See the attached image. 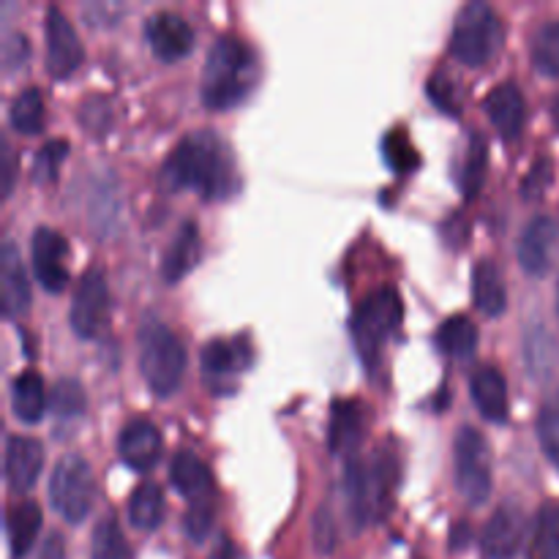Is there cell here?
I'll list each match as a JSON object with an SVG mask.
<instances>
[{
    "mask_svg": "<svg viewBox=\"0 0 559 559\" xmlns=\"http://www.w3.org/2000/svg\"><path fill=\"white\" fill-rule=\"evenodd\" d=\"M162 183L169 191L194 189L205 200H227L238 189V175L227 142L211 129L186 134L164 162Z\"/></svg>",
    "mask_w": 559,
    "mask_h": 559,
    "instance_id": "1",
    "label": "cell"
},
{
    "mask_svg": "<svg viewBox=\"0 0 559 559\" xmlns=\"http://www.w3.org/2000/svg\"><path fill=\"white\" fill-rule=\"evenodd\" d=\"M257 76L260 69H257L254 49L238 36H218L202 66V102L211 109L235 107L249 96Z\"/></svg>",
    "mask_w": 559,
    "mask_h": 559,
    "instance_id": "2",
    "label": "cell"
},
{
    "mask_svg": "<svg viewBox=\"0 0 559 559\" xmlns=\"http://www.w3.org/2000/svg\"><path fill=\"white\" fill-rule=\"evenodd\" d=\"M140 369L151 393L167 399L180 388L186 371V349L180 338L162 322L145 325L140 333Z\"/></svg>",
    "mask_w": 559,
    "mask_h": 559,
    "instance_id": "3",
    "label": "cell"
},
{
    "mask_svg": "<svg viewBox=\"0 0 559 559\" xmlns=\"http://www.w3.org/2000/svg\"><path fill=\"white\" fill-rule=\"evenodd\" d=\"M399 325H402V298H399L396 289L380 287L366 295V300L353 317V342L369 369H374L382 347Z\"/></svg>",
    "mask_w": 559,
    "mask_h": 559,
    "instance_id": "4",
    "label": "cell"
},
{
    "mask_svg": "<svg viewBox=\"0 0 559 559\" xmlns=\"http://www.w3.org/2000/svg\"><path fill=\"white\" fill-rule=\"evenodd\" d=\"M393 489V464L382 456L374 464L353 459L344 469V491H347V511L355 527H366L371 519L382 516L388 497Z\"/></svg>",
    "mask_w": 559,
    "mask_h": 559,
    "instance_id": "5",
    "label": "cell"
},
{
    "mask_svg": "<svg viewBox=\"0 0 559 559\" xmlns=\"http://www.w3.org/2000/svg\"><path fill=\"white\" fill-rule=\"evenodd\" d=\"M502 36L506 31H502V20L497 16V11L489 3L473 0V3L462 5L456 22H453L451 52L462 63L484 66L500 49Z\"/></svg>",
    "mask_w": 559,
    "mask_h": 559,
    "instance_id": "6",
    "label": "cell"
},
{
    "mask_svg": "<svg viewBox=\"0 0 559 559\" xmlns=\"http://www.w3.org/2000/svg\"><path fill=\"white\" fill-rule=\"evenodd\" d=\"M49 502L60 519L80 524L93 506V473L76 453L58 459L49 475Z\"/></svg>",
    "mask_w": 559,
    "mask_h": 559,
    "instance_id": "7",
    "label": "cell"
},
{
    "mask_svg": "<svg viewBox=\"0 0 559 559\" xmlns=\"http://www.w3.org/2000/svg\"><path fill=\"white\" fill-rule=\"evenodd\" d=\"M456 486L469 506H480L491 495V451L478 429L464 426L456 435Z\"/></svg>",
    "mask_w": 559,
    "mask_h": 559,
    "instance_id": "8",
    "label": "cell"
},
{
    "mask_svg": "<svg viewBox=\"0 0 559 559\" xmlns=\"http://www.w3.org/2000/svg\"><path fill=\"white\" fill-rule=\"evenodd\" d=\"M69 322L76 336L96 338L109 325V287L102 267L82 273L69 309Z\"/></svg>",
    "mask_w": 559,
    "mask_h": 559,
    "instance_id": "9",
    "label": "cell"
},
{
    "mask_svg": "<svg viewBox=\"0 0 559 559\" xmlns=\"http://www.w3.org/2000/svg\"><path fill=\"white\" fill-rule=\"evenodd\" d=\"M66 257H69V243L60 233L52 227H38L31 240V260L33 273H36L38 284L49 293H60L69 282V267H66Z\"/></svg>",
    "mask_w": 559,
    "mask_h": 559,
    "instance_id": "10",
    "label": "cell"
},
{
    "mask_svg": "<svg viewBox=\"0 0 559 559\" xmlns=\"http://www.w3.org/2000/svg\"><path fill=\"white\" fill-rule=\"evenodd\" d=\"M44 31H47V69L52 76H69L74 74L76 66L82 63V44L76 38L74 25L69 22V16L60 9L47 11V22H44Z\"/></svg>",
    "mask_w": 559,
    "mask_h": 559,
    "instance_id": "11",
    "label": "cell"
},
{
    "mask_svg": "<svg viewBox=\"0 0 559 559\" xmlns=\"http://www.w3.org/2000/svg\"><path fill=\"white\" fill-rule=\"evenodd\" d=\"M145 38L156 58L178 60L194 44V31L175 11H156V14H151L145 20Z\"/></svg>",
    "mask_w": 559,
    "mask_h": 559,
    "instance_id": "12",
    "label": "cell"
},
{
    "mask_svg": "<svg viewBox=\"0 0 559 559\" xmlns=\"http://www.w3.org/2000/svg\"><path fill=\"white\" fill-rule=\"evenodd\" d=\"M118 453L131 469L147 473L151 467H156L158 456H162V435L151 420H129L118 437Z\"/></svg>",
    "mask_w": 559,
    "mask_h": 559,
    "instance_id": "13",
    "label": "cell"
},
{
    "mask_svg": "<svg viewBox=\"0 0 559 559\" xmlns=\"http://www.w3.org/2000/svg\"><path fill=\"white\" fill-rule=\"evenodd\" d=\"M524 513L516 506H500L484 530V551L489 559H511L524 544Z\"/></svg>",
    "mask_w": 559,
    "mask_h": 559,
    "instance_id": "14",
    "label": "cell"
},
{
    "mask_svg": "<svg viewBox=\"0 0 559 559\" xmlns=\"http://www.w3.org/2000/svg\"><path fill=\"white\" fill-rule=\"evenodd\" d=\"M486 112H489V120L500 131V136L516 140L524 120H527V102H524L516 82H500L497 87H491L489 96H486Z\"/></svg>",
    "mask_w": 559,
    "mask_h": 559,
    "instance_id": "15",
    "label": "cell"
},
{
    "mask_svg": "<svg viewBox=\"0 0 559 559\" xmlns=\"http://www.w3.org/2000/svg\"><path fill=\"white\" fill-rule=\"evenodd\" d=\"M44 464L41 442L31 437H9L5 442V480L14 491H27L36 486Z\"/></svg>",
    "mask_w": 559,
    "mask_h": 559,
    "instance_id": "16",
    "label": "cell"
},
{
    "mask_svg": "<svg viewBox=\"0 0 559 559\" xmlns=\"http://www.w3.org/2000/svg\"><path fill=\"white\" fill-rule=\"evenodd\" d=\"M557 246V227L549 216H538L524 227L522 240H519V262L527 273L540 276L549 271L551 254Z\"/></svg>",
    "mask_w": 559,
    "mask_h": 559,
    "instance_id": "17",
    "label": "cell"
},
{
    "mask_svg": "<svg viewBox=\"0 0 559 559\" xmlns=\"http://www.w3.org/2000/svg\"><path fill=\"white\" fill-rule=\"evenodd\" d=\"M169 480L186 500H191V506L194 502H211L213 495H216V484H213L207 464L189 451L175 453L173 464H169Z\"/></svg>",
    "mask_w": 559,
    "mask_h": 559,
    "instance_id": "18",
    "label": "cell"
},
{
    "mask_svg": "<svg viewBox=\"0 0 559 559\" xmlns=\"http://www.w3.org/2000/svg\"><path fill=\"white\" fill-rule=\"evenodd\" d=\"M469 393H473L475 407L480 415H486L495 424H506L508 420V382L500 369L495 366H480L473 377H469Z\"/></svg>",
    "mask_w": 559,
    "mask_h": 559,
    "instance_id": "19",
    "label": "cell"
},
{
    "mask_svg": "<svg viewBox=\"0 0 559 559\" xmlns=\"http://www.w3.org/2000/svg\"><path fill=\"white\" fill-rule=\"evenodd\" d=\"M0 293H3V314L16 317L27 309L31 304V284H27V273L22 267L20 254H16L14 243L5 240L0 249Z\"/></svg>",
    "mask_w": 559,
    "mask_h": 559,
    "instance_id": "20",
    "label": "cell"
},
{
    "mask_svg": "<svg viewBox=\"0 0 559 559\" xmlns=\"http://www.w3.org/2000/svg\"><path fill=\"white\" fill-rule=\"evenodd\" d=\"M366 407L355 399H338L331 409V429H328V445L336 453H349L364 437Z\"/></svg>",
    "mask_w": 559,
    "mask_h": 559,
    "instance_id": "21",
    "label": "cell"
},
{
    "mask_svg": "<svg viewBox=\"0 0 559 559\" xmlns=\"http://www.w3.org/2000/svg\"><path fill=\"white\" fill-rule=\"evenodd\" d=\"M197 260H200V227L194 222H183L178 227V233H175V238L169 240L167 251H164V282H180L197 265Z\"/></svg>",
    "mask_w": 559,
    "mask_h": 559,
    "instance_id": "22",
    "label": "cell"
},
{
    "mask_svg": "<svg viewBox=\"0 0 559 559\" xmlns=\"http://www.w3.org/2000/svg\"><path fill=\"white\" fill-rule=\"evenodd\" d=\"M473 304L486 317H500L506 311L508 295L502 273L491 260L475 262L473 267Z\"/></svg>",
    "mask_w": 559,
    "mask_h": 559,
    "instance_id": "23",
    "label": "cell"
},
{
    "mask_svg": "<svg viewBox=\"0 0 559 559\" xmlns=\"http://www.w3.org/2000/svg\"><path fill=\"white\" fill-rule=\"evenodd\" d=\"M38 530H41V511L36 502H16L5 511V533H9L11 557H25L31 551L33 540H36Z\"/></svg>",
    "mask_w": 559,
    "mask_h": 559,
    "instance_id": "24",
    "label": "cell"
},
{
    "mask_svg": "<svg viewBox=\"0 0 559 559\" xmlns=\"http://www.w3.org/2000/svg\"><path fill=\"white\" fill-rule=\"evenodd\" d=\"M47 407V391H44V380L36 371H22L14 382H11V409L25 424H36Z\"/></svg>",
    "mask_w": 559,
    "mask_h": 559,
    "instance_id": "25",
    "label": "cell"
},
{
    "mask_svg": "<svg viewBox=\"0 0 559 559\" xmlns=\"http://www.w3.org/2000/svg\"><path fill=\"white\" fill-rule=\"evenodd\" d=\"M249 349L240 347V342L216 338V342H207L205 349H202V369H205L211 380H224V377L238 374L240 369L249 366Z\"/></svg>",
    "mask_w": 559,
    "mask_h": 559,
    "instance_id": "26",
    "label": "cell"
},
{
    "mask_svg": "<svg viewBox=\"0 0 559 559\" xmlns=\"http://www.w3.org/2000/svg\"><path fill=\"white\" fill-rule=\"evenodd\" d=\"M527 559H559V506L546 502L535 516Z\"/></svg>",
    "mask_w": 559,
    "mask_h": 559,
    "instance_id": "27",
    "label": "cell"
},
{
    "mask_svg": "<svg viewBox=\"0 0 559 559\" xmlns=\"http://www.w3.org/2000/svg\"><path fill=\"white\" fill-rule=\"evenodd\" d=\"M164 519V495L156 484L145 480L129 497V522L136 530H156Z\"/></svg>",
    "mask_w": 559,
    "mask_h": 559,
    "instance_id": "28",
    "label": "cell"
},
{
    "mask_svg": "<svg viewBox=\"0 0 559 559\" xmlns=\"http://www.w3.org/2000/svg\"><path fill=\"white\" fill-rule=\"evenodd\" d=\"M437 342H440L442 353H448L451 358H467L478 347V328L464 314L448 317L437 331Z\"/></svg>",
    "mask_w": 559,
    "mask_h": 559,
    "instance_id": "29",
    "label": "cell"
},
{
    "mask_svg": "<svg viewBox=\"0 0 559 559\" xmlns=\"http://www.w3.org/2000/svg\"><path fill=\"white\" fill-rule=\"evenodd\" d=\"M9 120L20 134H38L44 129L47 112H44V98L38 87H25L16 93L9 107Z\"/></svg>",
    "mask_w": 559,
    "mask_h": 559,
    "instance_id": "30",
    "label": "cell"
},
{
    "mask_svg": "<svg viewBox=\"0 0 559 559\" xmlns=\"http://www.w3.org/2000/svg\"><path fill=\"white\" fill-rule=\"evenodd\" d=\"M533 63L540 74L559 76V20L538 27L533 38Z\"/></svg>",
    "mask_w": 559,
    "mask_h": 559,
    "instance_id": "31",
    "label": "cell"
},
{
    "mask_svg": "<svg viewBox=\"0 0 559 559\" xmlns=\"http://www.w3.org/2000/svg\"><path fill=\"white\" fill-rule=\"evenodd\" d=\"M93 559H131L129 544L115 516H104L93 530Z\"/></svg>",
    "mask_w": 559,
    "mask_h": 559,
    "instance_id": "32",
    "label": "cell"
},
{
    "mask_svg": "<svg viewBox=\"0 0 559 559\" xmlns=\"http://www.w3.org/2000/svg\"><path fill=\"white\" fill-rule=\"evenodd\" d=\"M49 407L58 418H80L85 413V391L74 380H58L49 393Z\"/></svg>",
    "mask_w": 559,
    "mask_h": 559,
    "instance_id": "33",
    "label": "cell"
},
{
    "mask_svg": "<svg viewBox=\"0 0 559 559\" xmlns=\"http://www.w3.org/2000/svg\"><path fill=\"white\" fill-rule=\"evenodd\" d=\"M484 173H486V140L480 134L469 136L467 158H464L462 167V189L467 197L478 194V189L484 186Z\"/></svg>",
    "mask_w": 559,
    "mask_h": 559,
    "instance_id": "34",
    "label": "cell"
},
{
    "mask_svg": "<svg viewBox=\"0 0 559 559\" xmlns=\"http://www.w3.org/2000/svg\"><path fill=\"white\" fill-rule=\"evenodd\" d=\"M538 437H540V445H544L546 456H549L551 464L559 469V393L557 396H551L549 402L540 407Z\"/></svg>",
    "mask_w": 559,
    "mask_h": 559,
    "instance_id": "35",
    "label": "cell"
},
{
    "mask_svg": "<svg viewBox=\"0 0 559 559\" xmlns=\"http://www.w3.org/2000/svg\"><path fill=\"white\" fill-rule=\"evenodd\" d=\"M382 151H385L388 164L396 167L399 173H407V169H413L418 164V153H415L413 142L407 140V134L402 129L388 131L385 142H382Z\"/></svg>",
    "mask_w": 559,
    "mask_h": 559,
    "instance_id": "36",
    "label": "cell"
},
{
    "mask_svg": "<svg viewBox=\"0 0 559 559\" xmlns=\"http://www.w3.org/2000/svg\"><path fill=\"white\" fill-rule=\"evenodd\" d=\"M66 151H69V142L63 140H52L47 142V145L38 147L36 162H33V175H36V178L52 180L55 175H58L60 164H63Z\"/></svg>",
    "mask_w": 559,
    "mask_h": 559,
    "instance_id": "37",
    "label": "cell"
},
{
    "mask_svg": "<svg viewBox=\"0 0 559 559\" xmlns=\"http://www.w3.org/2000/svg\"><path fill=\"white\" fill-rule=\"evenodd\" d=\"M426 93H429V98L437 104V107L445 109V112H451V115H459L456 87H453V82L448 80V76L442 74V71H437V74L429 76V85H426Z\"/></svg>",
    "mask_w": 559,
    "mask_h": 559,
    "instance_id": "38",
    "label": "cell"
},
{
    "mask_svg": "<svg viewBox=\"0 0 559 559\" xmlns=\"http://www.w3.org/2000/svg\"><path fill=\"white\" fill-rule=\"evenodd\" d=\"M213 527V506L211 502H194V506L189 508V513H186V535H189L191 540H205V535L211 533Z\"/></svg>",
    "mask_w": 559,
    "mask_h": 559,
    "instance_id": "39",
    "label": "cell"
},
{
    "mask_svg": "<svg viewBox=\"0 0 559 559\" xmlns=\"http://www.w3.org/2000/svg\"><path fill=\"white\" fill-rule=\"evenodd\" d=\"M549 183H551V162L549 158H538V162L533 164V169H530L527 178H524L522 194L527 197V200H535V197H538Z\"/></svg>",
    "mask_w": 559,
    "mask_h": 559,
    "instance_id": "40",
    "label": "cell"
},
{
    "mask_svg": "<svg viewBox=\"0 0 559 559\" xmlns=\"http://www.w3.org/2000/svg\"><path fill=\"white\" fill-rule=\"evenodd\" d=\"M25 55H27L25 36H20V33H11V36L5 38V44H3L5 66H16L22 58H25Z\"/></svg>",
    "mask_w": 559,
    "mask_h": 559,
    "instance_id": "41",
    "label": "cell"
},
{
    "mask_svg": "<svg viewBox=\"0 0 559 559\" xmlns=\"http://www.w3.org/2000/svg\"><path fill=\"white\" fill-rule=\"evenodd\" d=\"M0 147H3V153H0V162H3V167H0V175H3V197L11 191V183H14V151H11L9 142H0Z\"/></svg>",
    "mask_w": 559,
    "mask_h": 559,
    "instance_id": "42",
    "label": "cell"
},
{
    "mask_svg": "<svg viewBox=\"0 0 559 559\" xmlns=\"http://www.w3.org/2000/svg\"><path fill=\"white\" fill-rule=\"evenodd\" d=\"M38 559H66V544L58 533H49L44 538L41 549H38Z\"/></svg>",
    "mask_w": 559,
    "mask_h": 559,
    "instance_id": "43",
    "label": "cell"
},
{
    "mask_svg": "<svg viewBox=\"0 0 559 559\" xmlns=\"http://www.w3.org/2000/svg\"><path fill=\"white\" fill-rule=\"evenodd\" d=\"M317 546H320L322 555L333 549V524L331 519L325 522V511H320V516H317Z\"/></svg>",
    "mask_w": 559,
    "mask_h": 559,
    "instance_id": "44",
    "label": "cell"
},
{
    "mask_svg": "<svg viewBox=\"0 0 559 559\" xmlns=\"http://www.w3.org/2000/svg\"><path fill=\"white\" fill-rule=\"evenodd\" d=\"M211 559H235V549H233V544H229L227 538L222 540V546H218L216 551H213V557Z\"/></svg>",
    "mask_w": 559,
    "mask_h": 559,
    "instance_id": "45",
    "label": "cell"
},
{
    "mask_svg": "<svg viewBox=\"0 0 559 559\" xmlns=\"http://www.w3.org/2000/svg\"><path fill=\"white\" fill-rule=\"evenodd\" d=\"M551 120H555V126L559 129V96L551 102Z\"/></svg>",
    "mask_w": 559,
    "mask_h": 559,
    "instance_id": "46",
    "label": "cell"
},
{
    "mask_svg": "<svg viewBox=\"0 0 559 559\" xmlns=\"http://www.w3.org/2000/svg\"><path fill=\"white\" fill-rule=\"evenodd\" d=\"M557 311H559V284H557Z\"/></svg>",
    "mask_w": 559,
    "mask_h": 559,
    "instance_id": "47",
    "label": "cell"
}]
</instances>
